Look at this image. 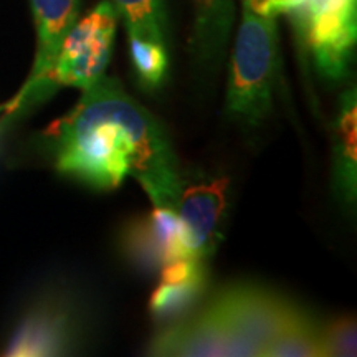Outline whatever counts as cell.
Listing matches in <instances>:
<instances>
[{
  "instance_id": "277c9868",
  "label": "cell",
  "mask_w": 357,
  "mask_h": 357,
  "mask_svg": "<svg viewBox=\"0 0 357 357\" xmlns=\"http://www.w3.org/2000/svg\"><path fill=\"white\" fill-rule=\"evenodd\" d=\"M118 12L109 0L98 6L71 26L47 82L50 98L58 88L88 89L105 77L113 52Z\"/></svg>"
},
{
  "instance_id": "2e32d148",
  "label": "cell",
  "mask_w": 357,
  "mask_h": 357,
  "mask_svg": "<svg viewBox=\"0 0 357 357\" xmlns=\"http://www.w3.org/2000/svg\"><path fill=\"white\" fill-rule=\"evenodd\" d=\"M258 2H260V0H242V6L250 7V8H252V10H255L257 6H258Z\"/></svg>"
},
{
  "instance_id": "5bb4252c",
  "label": "cell",
  "mask_w": 357,
  "mask_h": 357,
  "mask_svg": "<svg viewBox=\"0 0 357 357\" xmlns=\"http://www.w3.org/2000/svg\"><path fill=\"white\" fill-rule=\"evenodd\" d=\"M129 55L134 75L142 89L153 93L167 78L169 56L164 43L129 35Z\"/></svg>"
},
{
  "instance_id": "8fae6325",
  "label": "cell",
  "mask_w": 357,
  "mask_h": 357,
  "mask_svg": "<svg viewBox=\"0 0 357 357\" xmlns=\"http://www.w3.org/2000/svg\"><path fill=\"white\" fill-rule=\"evenodd\" d=\"M266 357H318L319 326L310 312L294 306L289 316L273 336L263 346L261 354Z\"/></svg>"
},
{
  "instance_id": "52a82bcc",
  "label": "cell",
  "mask_w": 357,
  "mask_h": 357,
  "mask_svg": "<svg viewBox=\"0 0 357 357\" xmlns=\"http://www.w3.org/2000/svg\"><path fill=\"white\" fill-rule=\"evenodd\" d=\"M119 245L124 258L147 275L159 273L166 263L177 258H192L184 222L172 208L155 207L147 215L128 222Z\"/></svg>"
},
{
  "instance_id": "6da1fadb",
  "label": "cell",
  "mask_w": 357,
  "mask_h": 357,
  "mask_svg": "<svg viewBox=\"0 0 357 357\" xmlns=\"http://www.w3.org/2000/svg\"><path fill=\"white\" fill-rule=\"evenodd\" d=\"M56 171L98 192L131 177L155 207L176 211L184 181L166 129L124 91L101 77L75 108L45 132Z\"/></svg>"
},
{
  "instance_id": "30bf717a",
  "label": "cell",
  "mask_w": 357,
  "mask_h": 357,
  "mask_svg": "<svg viewBox=\"0 0 357 357\" xmlns=\"http://www.w3.org/2000/svg\"><path fill=\"white\" fill-rule=\"evenodd\" d=\"M357 101L356 88L347 89L339 105L334 136L333 182L336 195L347 207H354L357 195Z\"/></svg>"
},
{
  "instance_id": "8992f818",
  "label": "cell",
  "mask_w": 357,
  "mask_h": 357,
  "mask_svg": "<svg viewBox=\"0 0 357 357\" xmlns=\"http://www.w3.org/2000/svg\"><path fill=\"white\" fill-rule=\"evenodd\" d=\"M37 29V55L29 78L15 98L7 102V116H15L48 100L47 82L61 43L77 24L79 0H30Z\"/></svg>"
},
{
  "instance_id": "7a4b0ae2",
  "label": "cell",
  "mask_w": 357,
  "mask_h": 357,
  "mask_svg": "<svg viewBox=\"0 0 357 357\" xmlns=\"http://www.w3.org/2000/svg\"><path fill=\"white\" fill-rule=\"evenodd\" d=\"M278 68L276 19L243 6L231 52L227 113L245 126H260L273 109Z\"/></svg>"
},
{
  "instance_id": "9a60e30c",
  "label": "cell",
  "mask_w": 357,
  "mask_h": 357,
  "mask_svg": "<svg viewBox=\"0 0 357 357\" xmlns=\"http://www.w3.org/2000/svg\"><path fill=\"white\" fill-rule=\"evenodd\" d=\"M319 351L326 357L356 356V319L341 316L319 326Z\"/></svg>"
},
{
  "instance_id": "e0dca14e",
  "label": "cell",
  "mask_w": 357,
  "mask_h": 357,
  "mask_svg": "<svg viewBox=\"0 0 357 357\" xmlns=\"http://www.w3.org/2000/svg\"><path fill=\"white\" fill-rule=\"evenodd\" d=\"M6 109H7V102H6V105H0V114H6Z\"/></svg>"
},
{
  "instance_id": "9c48e42d",
  "label": "cell",
  "mask_w": 357,
  "mask_h": 357,
  "mask_svg": "<svg viewBox=\"0 0 357 357\" xmlns=\"http://www.w3.org/2000/svg\"><path fill=\"white\" fill-rule=\"evenodd\" d=\"M195 58L204 68L222 63L235 22L234 0H192Z\"/></svg>"
},
{
  "instance_id": "5b68a950",
  "label": "cell",
  "mask_w": 357,
  "mask_h": 357,
  "mask_svg": "<svg viewBox=\"0 0 357 357\" xmlns=\"http://www.w3.org/2000/svg\"><path fill=\"white\" fill-rule=\"evenodd\" d=\"M84 321L77 301L63 291L45 293L17 324L6 356H66L79 346Z\"/></svg>"
},
{
  "instance_id": "4fadbf2b",
  "label": "cell",
  "mask_w": 357,
  "mask_h": 357,
  "mask_svg": "<svg viewBox=\"0 0 357 357\" xmlns=\"http://www.w3.org/2000/svg\"><path fill=\"white\" fill-rule=\"evenodd\" d=\"M126 24L128 35L166 42L167 15L164 0H109Z\"/></svg>"
},
{
  "instance_id": "ba28073f",
  "label": "cell",
  "mask_w": 357,
  "mask_h": 357,
  "mask_svg": "<svg viewBox=\"0 0 357 357\" xmlns=\"http://www.w3.org/2000/svg\"><path fill=\"white\" fill-rule=\"evenodd\" d=\"M229 185L227 177H215L182 189L176 212L184 222L192 258L205 261L215 253L229 205Z\"/></svg>"
},
{
  "instance_id": "3957f363",
  "label": "cell",
  "mask_w": 357,
  "mask_h": 357,
  "mask_svg": "<svg viewBox=\"0 0 357 357\" xmlns=\"http://www.w3.org/2000/svg\"><path fill=\"white\" fill-rule=\"evenodd\" d=\"M296 303L255 283L222 288L205 305L231 347V356H260L263 346L287 321Z\"/></svg>"
},
{
  "instance_id": "7c38bea8",
  "label": "cell",
  "mask_w": 357,
  "mask_h": 357,
  "mask_svg": "<svg viewBox=\"0 0 357 357\" xmlns=\"http://www.w3.org/2000/svg\"><path fill=\"white\" fill-rule=\"evenodd\" d=\"M207 289V280L185 283H162L151 294L149 312L159 323H174L184 318L199 305Z\"/></svg>"
}]
</instances>
